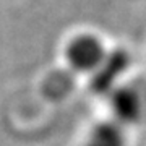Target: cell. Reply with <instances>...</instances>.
Masks as SVG:
<instances>
[{
    "mask_svg": "<svg viewBox=\"0 0 146 146\" xmlns=\"http://www.w3.org/2000/svg\"><path fill=\"white\" fill-rule=\"evenodd\" d=\"M84 146H125V133L117 122H101L89 131Z\"/></svg>",
    "mask_w": 146,
    "mask_h": 146,
    "instance_id": "4",
    "label": "cell"
},
{
    "mask_svg": "<svg viewBox=\"0 0 146 146\" xmlns=\"http://www.w3.org/2000/svg\"><path fill=\"white\" fill-rule=\"evenodd\" d=\"M110 110L114 115V122L120 127L133 125L141 119L143 114V101L138 91L130 86H117L109 94Z\"/></svg>",
    "mask_w": 146,
    "mask_h": 146,
    "instance_id": "3",
    "label": "cell"
},
{
    "mask_svg": "<svg viewBox=\"0 0 146 146\" xmlns=\"http://www.w3.org/2000/svg\"><path fill=\"white\" fill-rule=\"evenodd\" d=\"M130 62V54L123 49H114L107 52L102 63L91 73V91L99 96H109L117 88V81L120 76L128 70Z\"/></svg>",
    "mask_w": 146,
    "mask_h": 146,
    "instance_id": "1",
    "label": "cell"
},
{
    "mask_svg": "<svg viewBox=\"0 0 146 146\" xmlns=\"http://www.w3.org/2000/svg\"><path fill=\"white\" fill-rule=\"evenodd\" d=\"M107 50L99 37L93 34L76 36L67 47V60L70 67L81 73H93L104 60Z\"/></svg>",
    "mask_w": 146,
    "mask_h": 146,
    "instance_id": "2",
    "label": "cell"
}]
</instances>
